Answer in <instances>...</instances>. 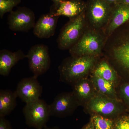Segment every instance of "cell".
I'll use <instances>...</instances> for the list:
<instances>
[{"label": "cell", "instance_id": "obj_8", "mask_svg": "<svg viewBox=\"0 0 129 129\" xmlns=\"http://www.w3.org/2000/svg\"><path fill=\"white\" fill-rule=\"evenodd\" d=\"M78 101L73 93L62 92L57 95L50 105L51 116L62 117L72 112Z\"/></svg>", "mask_w": 129, "mask_h": 129}, {"label": "cell", "instance_id": "obj_14", "mask_svg": "<svg viewBox=\"0 0 129 129\" xmlns=\"http://www.w3.org/2000/svg\"><path fill=\"white\" fill-rule=\"evenodd\" d=\"M89 106L91 111L104 115L112 114L117 109L116 105L113 102L101 97L92 99Z\"/></svg>", "mask_w": 129, "mask_h": 129}, {"label": "cell", "instance_id": "obj_26", "mask_svg": "<svg viewBox=\"0 0 129 129\" xmlns=\"http://www.w3.org/2000/svg\"><path fill=\"white\" fill-rule=\"evenodd\" d=\"M105 1L108 3H114L117 2L118 0H104Z\"/></svg>", "mask_w": 129, "mask_h": 129}, {"label": "cell", "instance_id": "obj_13", "mask_svg": "<svg viewBox=\"0 0 129 129\" xmlns=\"http://www.w3.org/2000/svg\"><path fill=\"white\" fill-rule=\"evenodd\" d=\"M17 97L15 92L11 90H0V117H5L16 108Z\"/></svg>", "mask_w": 129, "mask_h": 129}, {"label": "cell", "instance_id": "obj_7", "mask_svg": "<svg viewBox=\"0 0 129 129\" xmlns=\"http://www.w3.org/2000/svg\"><path fill=\"white\" fill-rule=\"evenodd\" d=\"M37 78L33 76L23 79L19 82L14 91L17 97L26 104L39 99L42 93V86Z\"/></svg>", "mask_w": 129, "mask_h": 129}, {"label": "cell", "instance_id": "obj_18", "mask_svg": "<svg viewBox=\"0 0 129 129\" xmlns=\"http://www.w3.org/2000/svg\"><path fill=\"white\" fill-rule=\"evenodd\" d=\"M95 75L113 82L116 78V74L113 69L106 62H101L95 71Z\"/></svg>", "mask_w": 129, "mask_h": 129}, {"label": "cell", "instance_id": "obj_27", "mask_svg": "<svg viewBox=\"0 0 129 129\" xmlns=\"http://www.w3.org/2000/svg\"><path fill=\"white\" fill-rule=\"evenodd\" d=\"M42 129H60L59 128V127H57V126H55V127H46Z\"/></svg>", "mask_w": 129, "mask_h": 129}, {"label": "cell", "instance_id": "obj_24", "mask_svg": "<svg viewBox=\"0 0 129 129\" xmlns=\"http://www.w3.org/2000/svg\"><path fill=\"white\" fill-rule=\"evenodd\" d=\"M122 92L125 97L129 101V84L124 86Z\"/></svg>", "mask_w": 129, "mask_h": 129}, {"label": "cell", "instance_id": "obj_25", "mask_svg": "<svg viewBox=\"0 0 129 129\" xmlns=\"http://www.w3.org/2000/svg\"><path fill=\"white\" fill-rule=\"evenodd\" d=\"M64 1V0H52L53 2V4L52 6H56L61 2Z\"/></svg>", "mask_w": 129, "mask_h": 129}, {"label": "cell", "instance_id": "obj_20", "mask_svg": "<svg viewBox=\"0 0 129 129\" xmlns=\"http://www.w3.org/2000/svg\"><path fill=\"white\" fill-rule=\"evenodd\" d=\"M92 121L94 129H112V121L108 119L95 115L92 117Z\"/></svg>", "mask_w": 129, "mask_h": 129}, {"label": "cell", "instance_id": "obj_16", "mask_svg": "<svg viewBox=\"0 0 129 129\" xmlns=\"http://www.w3.org/2000/svg\"><path fill=\"white\" fill-rule=\"evenodd\" d=\"M113 54L119 63L129 70V39L115 46Z\"/></svg>", "mask_w": 129, "mask_h": 129}, {"label": "cell", "instance_id": "obj_29", "mask_svg": "<svg viewBox=\"0 0 129 129\" xmlns=\"http://www.w3.org/2000/svg\"><path fill=\"white\" fill-rule=\"evenodd\" d=\"M122 1L125 5H129V0H122Z\"/></svg>", "mask_w": 129, "mask_h": 129}, {"label": "cell", "instance_id": "obj_2", "mask_svg": "<svg viewBox=\"0 0 129 129\" xmlns=\"http://www.w3.org/2000/svg\"><path fill=\"white\" fill-rule=\"evenodd\" d=\"M23 112L26 124L36 129H42L47 127L51 116L50 105L40 99L26 104Z\"/></svg>", "mask_w": 129, "mask_h": 129}, {"label": "cell", "instance_id": "obj_1", "mask_svg": "<svg viewBox=\"0 0 129 129\" xmlns=\"http://www.w3.org/2000/svg\"><path fill=\"white\" fill-rule=\"evenodd\" d=\"M95 62L92 56H73L65 60L58 68L62 81L74 83L82 79L91 68Z\"/></svg>", "mask_w": 129, "mask_h": 129}, {"label": "cell", "instance_id": "obj_28", "mask_svg": "<svg viewBox=\"0 0 129 129\" xmlns=\"http://www.w3.org/2000/svg\"><path fill=\"white\" fill-rule=\"evenodd\" d=\"M83 129H94V127H92L91 125H88V126H87Z\"/></svg>", "mask_w": 129, "mask_h": 129}, {"label": "cell", "instance_id": "obj_21", "mask_svg": "<svg viewBox=\"0 0 129 129\" xmlns=\"http://www.w3.org/2000/svg\"><path fill=\"white\" fill-rule=\"evenodd\" d=\"M21 0H0V17L2 19L6 13L11 12L13 8L21 2Z\"/></svg>", "mask_w": 129, "mask_h": 129}, {"label": "cell", "instance_id": "obj_19", "mask_svg": "<svg viewBox=\"0 0 129 129\" xmlns=\"http://www.w3.org/2000/svg\"><path fill=\"white\" fill-rule=\"evenodd\" d=\"M93 81L96 88L102 93L108 95H113L114 94L115 91L113 82L95 75Z\"/></svg>", "mask_w": 129, "mask_h": 129}, {"label": "cell", "instance_id": "obj_11", "mask_svg": "<svg viewBox=\"0 0 129 129\" xmlns=\"http://www.w3.org/2000/svg\"><path fill=\"white\" fill-rule=\"evenodd\" d=\"M109 8L107 2L104 0H94L89 9V18L92 25L100 27L108 20Z\"/></svg>", "mask_w": 129, "mask_h": 129}, {"label": "cell", "instance_id": "obj_12", "mask_svg": "<svg viewBox=\"0 0 129 129\" xmlns=\"http://www.w3.org/2000/svg\"><path fill=\"white\" fill-rule=\"evenodd\" d=\"M27 57L21 50L11 51L3 49L0 51V75L3 76L9 75L11 70L18 61Z\"/></svg>", "mask_w": 129, "mask_h": 129}, {"label": "cell", "instance_id": "obj_22", "mask_svg": "<svg viewBox=\"0 0 129 129\" xmlns=\"http://www.w3.org/2000/svg\"><path fill=\"white\" fill-rule=\"evenodd\" d=\"M115 129H129V117L121 118L117 123Z\"/></svg>", "mask_w": 129, "mask_h": 129}, {"label": "cell", "instance_id": "obj_4", "mask_svg": "<svg viewBox=\"0 0 129 129\" xmlns=\"http://www.w3.org/2000/svg\"><path fill=\"white\" fill-rule=\"evenodd\" d=\"M27 55L29 69L35 77L37 78L50 69L51 58L46 45L42 44L35 45L30 48Z\"/></svg>", "mask_w": 129, "mask_h": 129}, {"label": "cell", "instance_id": "obj_6", "mask_svg": "<svg viewBox=\"0 0 129 129\" xmlns=\"http://www.w3.org/2000/svg\"><path fill=\"white\" fill-rule=\"evenodd\" d=\"M7 20L9 29L14 32H28L34 28L36 23L34 12L25 7L18 8L10 13Z\"/></svg>", "mask_w": 129, "mask_h": 129}, {"label": "cell", "instance_id": "obj_5", "mask_svg": "<svg viewBox=\"0 0 129 129\" xmlns=\"http://www.w3.org/2000/svg\"><path fill=\"white\" fill-rule=\"evenodd\" d=\"M102 45V39L99 35L93 32H86L70 52L73 56H92L101 52Z\"/></svg>", "mask_w": 129, "mask_h": 129}, {"label": "cell", "instance_id": "obj_23", "mask_svg": "<svg viewBox=\"0 0 129 129\" xmlns=\"http://www.w3.org/2000/svg\"><path fill=\"white\" fill-rule=\"evenodd\" d=\"M0 129H13L11 122L5 117H0Z\"/></svg>", "mask_w": 129, "mask_h": 129}, {"label": "cell", "instance_id": "obj_17", "mask_svg": "<svg viewBox=\"0 0 129 129\" xmlns=\"http://www.w3.org/2000/svg\"><path fill=\"white\" fill-rule=\"evenodd\" d=\"M74 83L73 93L78 101L87 99L90 96L91 88L87 81L81 79Z\"/></svg>", "mask_w": 129, "mask_h": 129}, {"label": "cell", "instance_id": "obj_9", "mask_svg": "<svg viewBox=\"0 0 129 129\" xmlns=\"http://www.w3.org/2000/svg\"><path fill=\"white\" fill-rule=\"evenodd\" d=\"M59 17L50 12L42 15L33 28L34 34L40 39H48L53 36Z\"/></svg>", "mask_w": 129, "mask_h": 129}, {"label": "cell", "instance_id": "obj_15", "mask_svg": "<svg viewBox=\"0 0 129 129\" xmlns=\"http://www.w3.org/2000/svg\"><path fill=\"white\" fill-rule=\"evenodd\" d=\"M126 5H120L115 9L108 27V34L129 20V7Z\"/></svg>", "mask_w": 129, "mask_h": 129}, {"label": "cell", "instance_id": "obj_3", "mask_svg": "<svg viewBox=\"0 0 129 129\" xmlns=\"http://www.w3.org/2000/svg\"><path fill=\"white\" fill-rule=\"evenodd\" d=\"M85 17L84 13L69 22L61 29L57 40L58 47L61 50L72 48L83 35Z\"/></svg>", "mask_w": 129, "mask_h": 129}, {"label": "cell", "instance_id": "obj_10", "mask_svg": "<svg viewBox=\"0 0 129 129\" xmlns=\"http://www.w3.org/2000/svg\"><path fill=\"white\" fill-rule=\"evenodd\" d=\"M85 6L80 0H64L56 6H52L50 12L54 15L74 18L84 13Z\"/></svg>", "mask_w": 129, "mask_h": 129}]
</instances>
